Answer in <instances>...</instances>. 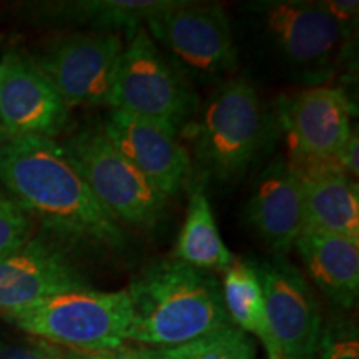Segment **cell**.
<instances>
[{"label": "cell", "instance_id": "14", "mask_svg": "<svg viewBox=\"0 0 359 359\" xmlns=\"http://www.w3.org/2000/svg\"><path fill=\"white\" fill-rule=\"evenodd\" d=\"M85 288L87 281L69 251L50 236H32L0 258V314Z\"/></svg>", "mask_w": 359, "mask_h": 359}, {"label": "cell", "instance_id": "13", "mask_svg": "<svg viewBox=\"0 0 359 359\" xmlns=\"http://www.w3.org/2000/svg\"><path fill=\"white\" fill-rule=\"evenodd\" d=\"M69 105L34 58L8 52L0 62V125L8 138H52L64 132Z\"/></svg>", "mask_w": 359, "mask_h": 359}, {"label": "cell", "instance_id": "20", "mask_svg": "<svg viewBox=\"0 0 359 359\" xmlns=\"http://www.w3.org/2000/svg\"><path fill=\"white\" fill-rule=\"evenodd\" d=\"M222 294L233 326L258 338L266 349L268 359H276L268 330L263 286L255 264L245 259H233L223 271Z\"/></svg>", "mask_w": 359, "mask_h": 359}, {"label": "cell", "instance_id": "6", "mask_svg": "<svg viewBox=\"0 0 359 359\" xmlns=\"http://www.w3.org/2000/svg\"><path fill=\"white\" fill-rule=\"evenodd\" d=\"M60 145L90 191L116 222L138 230L156 228L167 210V196L111 145L102 125L80 128Z\"/></svg>", "mask_w": 359, "mask_h": 359}, {"label": "cell", "instance_id": "2", "mask_svg": "<svg viewBox=\"0 0 359 359\" xmlns=\"http://www.w3.org/2000/svg\"><path fill=\"white\" fill-rule=\"evenodd\" d=\"M127 293L132 306L128 341L143 348L180 346L233 326L217 276L173 258L143 269Z\"/></svg>", "mask_w": 359, "mask_h": 359}, {"label": "cell", "instance_id": "5", "mask_svg": "<svg viewBox=\"0 0 359 359\" xmlns=\"http://www.w3.org/2000/svg\"><path fill=\"white\" fill-rule=\"evenodd\" d=\"M4 320L32 338L69 351L102 353L128 341L132 306L127 290H75L60 293L17 311Z\"/></svg>", "mask_w": 359, "mask_h": 359}, {"label": "cell", "instance_id": "25", "mask_svg": "<svg viewBox=\"0 0 359 359\" xmlns=\"http://www.w3.org/2000/svg\"><path fill=\"white\" fill-rule=\"evenodd\" d=\"M327 11L331 15L343 25V29L348 34L356 35L358 27V12H359V2H351V0H323Z\"/></svg>", "mask_w": 359, "mask_h": 359}, {"label": "cell", "instance_id": "23", "mask_svg": "<svg viewBox=\"0 0 359 359\" xmlns=\"http://www.w3.org/2000/svg\"><path fill=\"white\" fill-rule=\"evenodd\" d=\"M313 359H359L356 325L349 321L323 325L320 343Z\"/></svg>", "mask_w": 359, "mask_h": 359}, {"label": "cell", "instance_id": "18", "mask_svg": "<svg viewBox=\"0 0 359 359\" xmlns=\"http://www.w3.org/2000/svg\"><path fill=\"white\" fill-rule=\"evenodd\" d=\"M173 0H65L37 2L25 7L37 24L82 27L87 32H127L145 25L148 17L167 8Z\"/></svg>", "mask_w": 359, "mask_h": 359}, {"label": "cell", "instance_id": "17", "mask_svg": "<svg viewBox=\"0 0 359 359\" xmlns=\"http://www.w3.org/2000/svg\"><path fill=\"white\" fill-rule=\"evenodd\" d=\"M294 246L309 278L326 298L338 308H353L359 293V241L304 230Z\"/></svg>", "mask_w": 359, "mask_h": 359}, {"label": "cell", "instance_id": "15", "mask_svg": "<svg viewBox=\"0 0 359 359\" xmlns=\"http://www.w3.org/2000/svg\"><path fill=\"white\" fill-rule=\"evenodd\" d=\"M246 219L276 255H285L304 231V198L298 175L278 158L259 173L246 203Z\"/></svg>", "mask_w": 359, "mask_h": 359}, {"label": "cell", "instance_id": "4", "mask_svg": "<svg viewBox=\"0 0 359 359\" xmlns=\"http://www.w3.org/2000/svg\"><path fill=\"white\" fill-rule=\"evenodd\" d=\"M259 43L290 77L308 87L326 85L351 53L353 37L325 2L266 0L246 6Z\"/></svg>", "mask_w": 359, "mask_h": 359}, {"label": "cell", "instance_id": "16", "mask_svg": "<svg viewBox=\"0 0 359 359\" xmlns=\"http://www.w3.org/2000/svg\"><path fill=\"white\" fill-rule=\"evenodd\" d=\"M298 175L304 198V230L359 241L358 180L338 160H286Z\"/></svg>", "mask_w": 359, "mask_h": 359}, {"label": "cell", "instance_id": "11", "mask_svg": "<svg viewBox=\"0 0 359 359\" xmlns=\"http://www.w3.org/2000/svg\"><path fill=\"white\" fill-rule=\"evenodd\" d=\"M351 111L346 92L330 85L281 97L278 120L288 138V160H338L353 133Z\"/></svg>", "mask_w": 359, "mask_h": 359}, {"label": "cell", "instance_id": "27", "mask_svg": "<svg viewBox=\"0 0 359 359\" xmlns=\"http://www.w3.org/2000/svg\"><path fill=\"white\" fill-rule=\"evenodd\" d=\"M74 353L75 359H147L145 354L142 353L140 346H123L111 349V351H102V353Z\"/></svg>", "mask_w": 359, "mask_h": 359}, {"label": "cell", "instance_id": "3", "mask_svg": "<svg viewBox=\"0 0 359 359\" xmlns=\"http://www.w3.org/2000/svg\"><path fill=\"white\" fill-rule=\"evenodd\" d=\"M271 116L255 85L231 77L218 83L180 135L201 172L224 183L248 172L271 137Z\"/></svg>", "mask_w": 359, "mask_h": 359}, {"label": "cell", "instance_id": "21", "mask_svg": "<svg viewBox=\"0 0 359 359\" xmlns=\"http://www.w3.org/2000/svg\"><path fill=\"white\" fill-rule=\"evenodd\" d=\"M147 359H255L257 348L248 334L228 326L172 348H143Z\"/></svg>", "mask_w": 359, "mask_h": 359}, {"label": "cell", "instance_id": "22", "mask_svg": "<svg viewBox=\"0 0 359 359\" xmlns=\"http://www.w3.org/2000/svg\"><path fill=\"white\" fill-rule=\"evenodd\" d=\"M32 218L0 190V258L27 243L32 238Z\"/></svg>", "mask_w": 359, "mask_h": 359}, {"label": "cell", "instance_id": "9", "mask_svg": "<svg viewBox=\"0 0 359 359\" xmlns=\"http://www.w3.org/2000/svg\"><path fill=\"white\" fill-rule=\"evenodd\" d=\"M125 42L115 32H75L53 40L34 58L70 107L114 103Z\"/></svg>", "mask_w": 359, "mask_h": 359}, {"label": "cell", "instance_id": "10", "mask_svg": "<svg viewBox=\"0 0 359 359\" xmlns=\"http://www.w3.org/2000/svg\"><path fill=\"white\" fill-rule=\"evenodd\" d=\"M255 268L263 286L276 359H313L325 323L308 280L281 255Z\"/></svg>", "mask_w": 359, "mask_h": 359}, {"label": "cell", "instance_id": "24", "mask_svg": "<svg viewBox=\"0 0 359 359\" xmlns=\"http://www.w3.org/2000/svg\"><path fill=\"white\" fill-rule=\"evenodd\" d=\"M0 359H75L74 353L37 338L0 339Z\"/></svg>", "mask_w": 359, "mask_h": 359}, {"label": "cell", "instance_id": "26", "mask_svg": "<svg viewBox=\"0 0 359 359\" xmlns=\"http://www.w3.org/2000/svg\"><path fill=\"white\" fill-rule=\"evenodd\" d=\"M359 140H358V132L356 128L353 130L351 137L348 138L346 145H344L343 151H341L339 155V165L343 167L344 172H346L349 177L358 180V175H359V163H358V158H359Z\"/></svg>", "mask_w": 359, "mask_h": 359}, {"label": "cell", "instance_id": "8", "mask_svg": "<svg viewBox=\"0 0 359 359\" xmlns=\"http://www.w3.org/2000/svg\"><path fill=\"white\" fill-rule=\"evenodd\" d=\"M198 107L190 80L175 69L145 27L135 30L123 48L111 109L167 123L180 133Z\"/></svg>", "mask_w": 359, "mask_h": 359}, {"label": "cell", "instance_id": "28", "mask_svg": "<svg viewBox=\"0 0 359 359\" xmlns=\"http://www.w3.org/2000/svg\"><path fill=\"white\" fill-rule=\"evenodd\" d=\"M8 140V137H7V133L4 132V128H2V125H0V145H2V143H6Z\"/></svg>", "mask_w": 359, "mask_h": 359}, {"label": "cell", "instance_id": "1", "mask_svg": "<svg viewBox=\"0 0 359 359\" xmlns=\"http://www.w3.org/2000/svg\"><path fill=\"white\" fill-rule=\"evenodd\" d=\"M0 190L58 243L120 251L127 236L52 138H8L0 145Z\"/></svg>", "mask_w": 359, "mask_h": 359}, {"label": "cell", "instance_id": "12", "mask_svg": "<svg viewBox=\"0 0 359 359\" xmlns=\"http://www.w3.org/2000/svg\"><path fill=\"white\" fill-rule=\"evenodd\" d=\"M102 130L161 195L177 196L191 177V156L178 140V130L156 120L110 109Z\"/></svg>", "mask_w": 359, "mask_h": 359}, {"label": "cell", "instance_id": "19", "mask_svg": "<svg viewBox=\"0 0 359 359\" xmlns=\"http://www.w3.org/2000/svg\"><path fill=\"white\" fill-rule=\"evenodd\" d=\"M173 259L210 273L224 271L235 259L219 235L210 200L201 190L193 191L188 201Z\"/></svg>", "mask_w": 359, "mask_h": 359}, {"label": "cell", "instance_id": "7", "mask_svg": "<svg viewBox=\"0 0 359 359\" xmlns=\"http://www.w3.org/2000/svg\"><path fill=\"white\" fill-rule=\"evenodd\" d=\"M143 27L190 82H217L236 70L231 22L218 4L173 0L167 8L148 17Z\"/></svg>", "mask_w": 359, "mask_h": 359}]
</instances>
